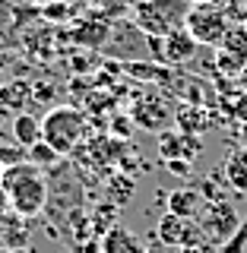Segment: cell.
Instances as JSON below:
<instances>
[{
	"mask_svg": "<svg viewBox=\"0 0 247 253\" xmlns=\"http://www.w3.org/2000/svg\"><path fill=\"white\" fill-rule=\"evenodd\" d=\"M48 180V206H45V215L54 221V225H73V221L83 215V203H86V187L83 177H79L76 165L73 162H63L57 168L45 171Z\"/></svg>",
	"mask_w": 247,
	"mask_h": 253,
	"instance_id": "cell-1",
	"label": "cell"
},
{
	"mask_svg": "<svg viewBox=\"0 0 247 253\" xmlns=\"http://www.w3.org/2000/svg\"><path fill=\"white\" fill-rule=\"evenodd\" d=\"M0 187H3L6 200H10V212H16L19 218H35L45 212L48 206V180L45 171H38L35 165L22 162L16 168H6L0 174Z\"/></svg>",
	"mask_w": 247,
	"mask_h": 253,
	"instance_id": "cell-2",
	"label": "cell"
},
{
	"mask_svg": "<svg viewBox=\"0 0 247 253\" xmlns=\"http://www.w3.org/2000/svg\"><path fill=\"white\" fill-rule=\"evenodd\" d=\"M42 139L54 149L57 155H73L86 139H89V117L83 108L73 105H57L45 114L42 121Z\"/></svg>",
	"mask_w": 247,
	"mask_h": 253,
	"instance_id": "cell-3",
	"label": "cell"
},
{
	"mask_svg": "<svg viewBox=\"0 0 247 253\" xmlns=\"http://www.w3.org/2000/svg\"><path fill=\"white\" fill-rule=\"evenodd\" d=\"M190 6H194L190 0H140L133 10V19H137V29L143 35L165 38L171 32L184 29Z\"/></svg>",
	"mask_w": 247,
	"mask_h": 253,
	"instance_id": "cell-4",
	"label": "cell"
},
{
	"mask_svg": "<svg viewBox=\"0 0 247 253\" xmlns=\"http://www.w3.org/2000/svg\"><path fill=\"white\" fill-rule=\"evenodd\" d=\"M184 29L197 38V42H200V47L203 44L219 47L222 42H225L228 29H232V19H228V13H225V6H222V3L206 0V3H194V6H190Z\"/></svg>",
	"mask_w": 247,
	"mask_h": 253,
	"instance_id": "cell-5",
	"label": "cell"
},
{
	"mask_svg": "<svg viewBox=\"0 0 247 253\" xmlns=\"http://www.w3.org/2000/svg\"><path fill=\"white\" fill-rule=\"evenodd\" d=\"M146 44L152 47V60L155 63H165V67H184L200 54V42L190 35L187 29H178L165 38H155V35H146Z\"/></svg>",
	"mask_w": 247,
	"mask_h": 253,
	"instance_id": "cell-6",
	"label": "cell"
},
{
	"mask_svg": "<svg viewBox=\"0 0 247 253\" xmlns=\"http://www.w3.org/2000/svg\"><path fill=\"white\" fill-rule=\"evenodd\" d=\"M155 241L162 244V247H174V250L203 247V228H197L194 221H184V218L171 215V212H165L155 225Z\"/></svg>",
	"mask_w": 247,
	"mask_h": 253,
	"instance_id": "cell-7",
	"label": "cell"
},
{
	"mask_svg": "<svg viewBox=\"0 0 247 253\" xmlns=\"http://www.w3.org/2000/svg\"><path fill=\"white\" fill-rule=\"evenodd\" d=\"M158 152L165 162H194L203 152V139L194 133H181V130H165L158 133Z\"/></svg>",
	"mask_w": 247,
	"mask_h": 253,
	"instance_id": "cell-8",
	"label": "cell"
},
{
	"mask_svg": "<svg viewBox=\"0 0 247 253\" xmlns=\"http://www.w3.org/2000/svg\"><path fill=\"white\" fill-rule=\"evenodd\" d=\"M238 228H241V218H238V212H235V206L222 196L219 203H206V212H203V231H209V234H216L222 244L232 237Z\"/></svg>",
	"mask_w": 247,
	"mask_h": 253,
	"instance_id": "cell-9",
	"label": "cell"
},
{
	"mask_svg": "<svg viewBox=\"0 0 247 253\" xmlns=\"http://www.w3.org/2000/svg\"><path fill=\"white\" fill-rule=\"evenodd\" d=\"M130 117H133L137 126H146V130H152V133H165V126L174 121V111L155 95V98H133Z\"/></svg>",
	"mask_w": 247,
	"mask_h": 253,
	"instance_id": "cell-10",
	"label": "cell"
},
{
	"mask_svg": "<svg viewBox=\"0 0 247 253\" xmlns=\"http://www.w3.org/2000/svg\"><path fill=\"white\" fill-rule=\"evenodd\" d=\"M111 67L127 73L130 79H140V83H146V85H165V89L171 92L174 73H171V67H165V63H155V60H121V67H117V63H111Z\"/></svg>",
	"mask_w": 247,
	"mask_h": 253,
	"instance_id": "cell-11",
	"label": "cell"
},
{
	"mask_svg": "<svg viewBox=\"0 0 247 253\" xmlns=\"http://www.w3.org/2000/svg\"><path fill=\"white\" fill-rule=\"evenodd\" d=\"M165 206H168L171 215H178L184 221H194L206 209V200L200 196L197 187H178V190H171V193L165 196Z\"/></svg>",
	"mask_w": 247,
	"mask_h": 253,
	"instance_id": "cell-12",
	"label": "cell"
},
{
	"mask_svg": "<svg viewBox=\"0 0 247 253\" xmlns=\"http://www.w3.org/2000/svg\"><path fill=\"white\" fill-rule=\"evenodd\" d=\"M0 247L10 250V253H19L29 247V225L26 218H19L16 212H6L0 218Z\"/></svg>",
	"mask_w": 247,
	"mask_h": 253,
	"instance_id": "cell-13",
	"label": "cell"
},
{
	"mask_svg": "<svg viewBox=\"0 0 247 253\" xmlns=\"http://www.w3.org/2000/svg\"><path fill=\"white\" fill-rule=\"evenodd\" d=\"M32 105V79H6V85L0 89V108L10 114H26Z\"/></svg>",
	"mask_w": 247,
	"mask_h": 253,
	"instance_id": "cell-14",
	"label": "cell"
},
{
	"mask_svg": "<svg viewBox=\"0 0 247 253\" xmlns=\"http://www.w3.org/2000/svg\"><path fill=\"white\" fill-rule=\"evenodd\" d=\"M99 253H143V241L130 228H124L121 221H117V225L99 241Z\"/></svg>",
	"mask_w": 247,
	"mask_h": 253,
	"instance_id": "cell-15",
	"label": "cell"
},
{
	"mask_svg": "<svg viewBox=\"0 0 247 253\" xmlns=\"http://www.w3.org/2000/svg\"><path fill=\"white\" fill-rule=\"evenodd\" d=\"M22 44H26V51L35 60H48L54 54V29H51V22H45V26H32L26 35H22Z\"/></svg>",
	"mask_w": 247,
	"mask_h": 253,
	"instance_id": "cell-16",
	"label": "cell"
},
{
	"mask_svg": "<svg viewBox=\"0 0 247 253\" xmlns=\"http://www.w3.org/2000/svg\"><path fill=\"white\" fill-rule=\"evenodd\" d=\"M10 133H13L16 146L32 149L35 142H42V117H35V114H16L13 124H10Z\"/></svg>",
	"mask_w": 247,
	"mask_h": 253,
	"instance_id": "cell-17",
	"label": "cell"
},
{
	"mask_svg": "<svg viewBox=\"0 0 247 253\" xmlns=\"http://www.w3.org/2000/svg\"><path fill=\"white\" fill-rule=\"evenodd\" d=\"M219 117L216 114H206L203 108H194V105H181L178 111H174V124H178L181 133H200V130H209L212 124H216Z\"/></svg>",
	"mask_w": 247,
	"mask_h": 253,
	"instance_id": "cell-18",
	"label": "cell"
},
{
	"mask_svg": "<svg viewBox=\"0 0 247 253\" xmlns=\"http://www.w3.org/2000/svg\"><path fill=\"white\" fill-rule=\"evenodd\" d=\"M222 177H225L238 193H247V146L228 152L225 165H222Z\"/></svg>",
	"mask_w": 247,
	"mask_h": 253,
	"instance_id": "cell-19",
	"label": "cell"
},
{
	"mask_svg": "<svg viewBox=\"0 0 247 253\" xmlns=\"http://www.w3.org/2000/svg\"><path fill=\"white\" fill-rule=\"evenodd\" d=\"M105 193H108V203H114V206L130 203V196L137 193V177H133V174H124V171L111 174L108 184H105Z\"/></svg>",
	"mask_w": 247,
	"mask_h": 253,
	"instance_id": "cell-20",
	"label": "cell"
},
{
	"mask_svg": "<svg viewBox=\"0 0 247 253\" xmlns=\"http://www.w3.org/2000/svg\"><path fill=\"white\" fill-rule=\"evenodd\" d=\"M117 215H121V206H114V203H108V200L105 203H95V209L89 212V218H92V228H95V234H99V241L117 225Z\"/></svg>",
	"mask_w": 247,
	"mask_h": 253,
	"instance_id": "cell-21",
	"label": "cell"
},
{
	"mask_svg": "<svg viewBox=\"0 0 247 253\" xmlns=\"http://www.w3.org/2000/svg\"><path fill=\"white\" fill-rule=\"evenodd\" d=\"M26 152H29V165H35L38 171H51V168H57V165L63 162V155H57L45 139H42V142H35V146L26 149Z\"/></svg>",
	"mask_w": 247,
	"mask_h": 253,
	"instance_id": "cell-22",
	"label": "cell"
},
{
	"mask_svg": "<svg viewBox=\"0 0 247 253\" xmlns=\"http://www.w3.org/2000/svg\"><path fill=\"white\" fill-rule=\"evenodd\" d=\"M219 51L247 57V26H232V29H228V35H225V42L219 44Z\"/></svg>",
	"mask_w": 247,
	"mask_h": 253,
	"instance_id": "cell-23",
	"label": "cell"
},
{
	"mask_svg": "<svg viewBox=\"0 0 247 253\" xmlns=\"http://www.w3.org/2000/svg\"><path fill=\"white\" fill-rule=\"evenodd\" d=\"M29 162V152L22 146H16V142H0V174L6 168H16V165Z\"/></svg>",
	"mask_w": 247,
	"mask_h": 253,
	"instance_id": "cell-24",
	"label": "cell"
},
{
	"mask_svg": "<svg viewBox=\"0 0 247 253\" xmlns=\"http://www.w3.org/2000/svg\"><path fill=\"white\" fill-rule=\"evenodd\" d=\"M54 101H57V85L51 79L32 83V105H54Z\"/></svg>",
	"mask_w": 247,
	"mask_h": 253,
	"instance_id": "cell-25",
	"label": "cell"
},
{
	"mask_svg": "<svg viewBox=\"0 0 247 253\" xmlns=\"http://www.w3.org/2000/svg\"><path fill=\"white\" fill-rule=\"evenodd\" d=\"M111 126H108V136H114V139H121V142H127L133 136V117H127V114H111V121H108Z\"/></svg>",
	"mask_w": 247,
	"mask_h": 253,
	"instance_id": "cell-26",
	"label": "cell"
},
{
	"mask_svg": "<svg viewBox=\"0 0 247 253\" xmlns=\"http://www.w3.org/2000/svg\"><path fill=\"white\" fill-rule=\"evenodd\" d=\"M216 253H247V221H241V228H238L225 244H219Z\"/></svg>",
	"mask_w": 247,
	"mask_h": 253,
	"instance_id": "cell-27",
	"label": "cell"
},
{
	"mask_svg": "<svg viewBox=\"0 0 247 253\" xmlns=\"http://www.w3.org/2000/svg\"><path fill=\"white\" fill-rule=\"evenodd\" d=\"M228 114H232L238 124H247V95H241V98H238L235 105L228 108Z\"/></svg>",
	"mask_w": 247,
	"mask_h": 253,
	"instance_id": "cell-28",
	"label": "cell"
},
{
	"mask_svg": "<svg viewBox=\"0 0 247 253\" xmlns=\"http://www.w3.org/2000/svg\"><path fill=\"white\" fill-rule=\"evenodd\" d=\"M45 13V19H63V16L70 13V6L67 3H54V6H48V10H42Z\"/></svg>",
	"mask_w": 247,
	"mask_h": 253,
	"instance_id": "cell-29",
	"label": "cell"
},
{
	"mask_svg": "<svg viewBox=\"0 0 247 253\" xmlns=\"http://www.w3.org/2000/svg\"><path fill=\"white\" fill-rule=\"evenodd\" d=\"M165 165H168V171L181 174V177H187V174H190V162H165Z\"/></svg>",
	"mask_w": 247,
	"mask_h": 253,
	"instance_id": "cell-30",
	"label": "cell"
},
{
	"mask_svg": "<svg viewBox=\"0 0 247 253\" xmlns=\"http://www.w3.org/2000/svg\"><path fill=\"white\" fill-rule=\"evenodd\" d=\"M73 253H99V241H92V244H76Z\"/></svg>",
	"mask_w": 247,
	"mask_h": 253,
	"instance_id": "cell-31",
	"label": "cell"
},
{
	"mask_svg": "<svg viewBox=\"0 0 247 253\" xmlns=\"http://www.w3.org/2000/svg\"><path fill=\"white\" fill-rule=\"evenodd\" d=\"M10 212V200H6V193H3V187H0V218Z\"/></svg>",
	"mask_w": 247,
	"mask_h": 253,
	"instance_id": "cell-32",
	"label": "cell"
},
{
	"mask_svg": "<svg viewBox=\"0 0 247 253\" xmlns=\"http://www.w3.org/2000/svg\"><path fill=\"white\" fill-rule=\"evenodd\" d=\"M6 124H13V114H10V111H3V108H0V126H6Z\"/></svg>",
	"mask_w": 247,
	"mask_h": 253,
	"instance_id": "cell-33",
	"label": "cell"
},
{
	"mask_svg": "<svg viewBox=\"0 0 247 253\" xmlns=\"http://www.w3.org/2000/svg\"><path fill=\"white\" fill-rule=\"evenodd\" d=\"M238 85H241V92L247 95V70H244V73H241V76H238Z\"/></svg>",
	"mask_w": 247,
	"mask_h": 253,
	"instance_id": "cell-34",
	"label": "cell"
},
{
	"mask_svg": "<svg viewBox=\"0 0 247 253\" xmlns=\"http://www.w3.org/2000/svg\"><path fill=\"white\" fill-rule=\"evenodd\" d=\"M174 253H206L203 247H181V250H174Z\"/></svg>",
	"mask_w": 247,
	"mask_h": 253,
	"instance_id": "cell-35",
	"label": "cell"
},
{
	"mask_svg": "<svg viewBox=\"0 0 247 253\" xmlns=\"http://www.w3.org/2000/svg\"><path fill=\"white\" fill-rule=\"evenodd\" d=\"M143 253H162V247H158V244H149V247H143Z\"/></svg>",
	"mask_w": 247,
	"mask_h": 253,
	"instance_id": "cell-36",
	"label": "cell"
},
{
	"mask_svg": "<svg viewBox=\"0 0 247 253\" xmlns=\"http://www.w3.org/2000/svg\"><path fill=\"white\" fill-rule=\"evenodd\" d=\"M6 85V73H3V67H0V89Z\"/></svg>",
	"mask_w": 247,
	"mask_h": 253,
	"instance_id": "cell-37",
	"label": "cell"
},
{
	"mask_svg": "<svg viewBox=\"0 0 247 253\" xmlns=\"http://www.w3.org/2000/svg\"><path fill=\"white\" fill-rule=\"evenodd\" d=\"M241 136H244V142H247V124H241Z\"/></svg>",
	"mask_w": 247,
	"mask_h": 253,
	"instance_id": "cell-38",
	"label": "cell"
},
{
	"mask_svg": "<svg viewBox=\"0 0 247 253\" xmlns=\"http://www.w3.org/2000/svg\"><path fill=\"white\" fill-rule=\"evenodd\" d=\"M0 253H10V250H3V247H0Z\"/></svg>",
	"mask_w": 247,
	"mask_h": 253,
	"instance_id": "cell-39",
	"label": "cell"
}]
</instances>
